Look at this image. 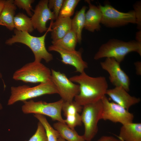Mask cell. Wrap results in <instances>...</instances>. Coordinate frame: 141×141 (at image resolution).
Segmentation results:
<instances>
[{"label":"cell","instance_id":"4dcf8cb0","mask_svg":"<svg viewBox=\"0 0 141 141\" xmlns=\"http://www.w3.org/2000/svg\"><path fill=\"white\" fill-rule=\"evenodd\" d=\"M97 141H123L122 140L117 139L110 136H104L101 137Z\"/></svg>","mask_w":141,"mask_h":141},{"label":"cell","instance_id":"30bf717a","mask_svg":"<svg viewBox=\"0 0 141 141\" xmlns=\"http://www.w3.org/2000/svg\"><path fill=\"white\" fill-rule=\"evenodd\" d=\"M51 80L56 87L62 100L71 102L79 92V85L75 84L68 78L66 75L51 69Z\"/></svg>","mask_w":141,"mask_h":141},{"label":"cell","instance_id":"d6986e66","mask_svg":"<svg viewBox=\"0 0 141 141\" xmlns=\"http://www.w3.org/2000/svg\"><path fill=\"white\" fill-rule=\"evenodd\" d=\"M53 126L60 136L67 141H86L83 135H79L75 130L72 129L66 124L58 122L54 123Z\"/></svg>","mask_w":141,"mask_h":141},{"label":"cell","instance_id":"8d00e7d4","mask_svg":"<svg viewBox=\"0 0 141 141\" xmlns=\"http://www.w3.org/2000/svg\"><path fill=\"white\" fill-rule=\"evenodd\" d=\"M2 75L1 73L0 72V78H2Z\"/></svg>","mask_w":141,"mask_h":141},{"label":"cell","instance_id":"f546056e","mask_svg":"<svg viewBox=\"0 0 141 141\" xmlns=\"http://www.w3.org/2000/svg\"><path fill=\"white\" fill-rule=\"evenodd\" d=\"M134 10L137 19V28L141 30V5L140 1L135 3L133 6Z\"/></svg>","mask_w":141,"mask_h":141},{"label":"cell","instance_id":"3957f363","mask_svg":"<svg viewBox=\"0 0 141 141\" xmlns=\"http://www.w3.org/2000/svg\"><path fill=\"white\" fill-rule=\"evenodd\" d=\"M135 52L141 56V43L136 40L127 42L112 39L101 45L95 54L94 59L111 58L120 63L129 53Z\"/></svg>","mask_w":141,"mask_h":141},{"label":"cell","instance_id":"603a6c76","mask_svg":"<svg viewBox=\"0 0 141 141\" xmlns=\"http://www.w3.org/2000/svg\"><path fill=\"white\" fill-rule=\"evenodd\" d=\"M34 116L44 126L46 132L48 141H57L60 136L59 133L57 131L51 126L44 115L36 114Z\"/></svg>","mask_w":141,"mask_h":141},{"label":"cell","instance_id":"6da1fadb","mask_svg":"<svg viewBox=\"0 0 141 141\" xmlns=\"http://www.w3.org/2000/svg\"><path fill=\"white\" fill-rule=\"evenodd\" d=\"M69 79L79 84V92L74 97V101L83 107L101 100L108 89V82L104 76L92 77L84 71Z\"/></svg>","mask_w":141,"mask_h":141},{"label":"cell","instance_id":"ffe728a7","mask_svg":"<svg viewBox=\"0 0 141 141\" xmlns=\"http://www.w3.org/2000/svg\"><path fill=\"white\" fill-rule=\"evenodd\" d=\"M86 8V6H83L79 11L76 12L73 18L72 19V30L76 34L78 42L79 43L81 42L82 31L84 27Z\"/></svg>","mask_w":141,"mask_h":141},{"label":"cell","instance_id":"ac0fdd59","mask_svg":"<svg viewBox=\"0 0 141 141\" xmlns=\"http://www.w3.org/2000/svg\"><path fill=\"white\" fill-rule=\"evenodd\" d=\"M16 9L13 0H5L4 8L0 15V22L10 31L14 30V19Z\"/></svg>","mask_w":141,"mask_h":141},{"label":"cell","instance_id":"d4e9b609","mask_svg":"<svg viewBox=\"0 0 141 141\" xmlns=\"http://www.w3.org/2000/svg\"><path fill=\"white\" fill-rule=\"evenodd\" d=\"M83 107L74 101L64 102L63 104L62 110L65 116L68 115L79 113L82 111Z\"/></svg>","mask_w":141,"mask_h":141},{"label":"cell","instance_id":"7c38bea8","mask_svg":"<svg viewBox=\"0 0 141 141\" xmlns=\"http://www.w3.org/2000/svg\"><path fill=\"white\" fill-rule=\"evenodd\" d=\"M48 0L39 1L33 10L34 13L31 18L34 29L40 33L47 30L48 28L46 25L48 21L56 20L54 14L48 7Z\"/></svg>","mask_w":141,"mask_h":141},{"label":"cell","instance_id":"9a60e30c","mask_svg":"<svg viewBox=\"0 0 141 141\" xmlns=\"http://www.w3.org/2000/svg\"><path fill=\"white\" fill-rule=\"evenodd\" d=\"M89 9L85 13L84 28L91 32L100 30L102 19L101 11L98 6L92 4L90 1H86Z\"/></svg>","mask_w":141,"mask_h":141},{"label":"cell","instance_id":"5b68a950","mask_svg":"<svg viewBox=\"0 0 141 141\" xmlns=\"http://www.w3.org/2000/svg\"><path fill=\"white\" fill-rule=\"evenodd\" d=\"M13 78L15 80L25 83L45 82L51 80V71L41 62L34 61L16 70Z\"/></svg>","mask_w":141,"mask_h":141},{"label":"cell","instance_id":"2e32d148","mask_svg":"<svg viewBox=\"0 0 141 141\" xmlns=\"http://www.w3.org/2000/svg\"><path fill=\"white\" fill-rule=\"evenodd\" d=\"M118 137L123 141H141V123L132 122L122 125Z\"/></svg>","mask_w":141,"mask_h":141},{"label":"cell","instance_id":"1f68e13d","mask_svg":"<svg viewBox=\"0 0 141 141\" xmlns=\"http://www.w3.org/2000/svg\"><path fill=\"white\" fill-rule=\"evenodd\" d=\"M136 74L138 75H141V62L138 61L134 63Z\"/></svg>","mask_w":141,"mask_h":141},{"label":"cell","instance_id":"e0dca14e","mask_svg":"<svg viewBox=\"0 0 141 141\" xmlns=\"http://www.w3.org/2000/svg\"><path fill=\"white\" fill-rule=\"evenodd\" d=\"M72 19L70 17H58L56 21H51V38L52 41L63 37L72 29Z\"/></svg>","mask_w":141,"mask_h":141},{"label":"cell","instance_id":"ba28073f","mask_svg":"<svg viewBox=\"0 0 141 141\" xmlns=\"http://www.w3.org/2000/svg\"><path fill=\"white\" fill-rule=\"evenodd\" d=\"M102 14L101 23L106 27H118L129 24H137L134 10L124 13L119 11L108 4L98 6Z\"/></svg>","mask_w":141,"mask_h":141},{"label":"cell","instance_id":"8fae6325","mask_svg":"<svg viewBox=\"0 0 141 141\" xmlns=\"http://www.w3.org/2000/svg\"><path fill=\"white\" fill-rule=\"evenodd\" d=\"M120 63L114 58H107L100 62V65L109 74V80L113 85L121 86L128 92L130 90V79L121 69Z\"/></svg>","mask_w":141,"mask_h":141},{"label":"cell","instance_id":"d6a6232c","mask_svg":"<svg viewBox=\"0 0 141 141\" xmlns=\"http://www.w3.org/2000/svg\"><path fill=\"white\" fill-rule=\"evenodd\" d=\"M141 31L139 30L137 32L136 34V41L138 42L141 43Z\"/></svg>","mask_w":141,"mask_h":141},{"label":"cell","instance_id":"52a82bcc","mask_svg":"<svg viewBox=\"0 0 141 141\" xmlns=\"http://www.w3.org/2000/svg\"><path fill=\"white\" fill-rule=\"evenodd\" d=\"M102 108L101 100L83 106L81 116L84 126L83 136L86 141H91L97 134L98 123L101 119Z\"/></svg>","mask_w":141,"mask_h":141},{"label":"cell","instance_id":"7a4b0ae2","mask_svg":"<svg viewBox=\"0 0 141 141\" xmlns=\"http://www.w3.org/2000/svg\"><path fill=\"white\" fill-rule=\"evenodd\" d=\"M51 24L43 36L39 37L31 35L27 32L14 30V35L7 39L5 43L12 45L15 43H21L27 46L32 50L34 55V61L41 62L42 60L48 63L53 59L52 55L47 50L45 46V40L47 34L51 30Z\"/></svg>","mask_w":141,"mask_h":141},{"label":"cell","instance_id":"7402d4cb","mask_svg":"<svg viewBox=\"0 0 141 141\" xmlns=\"http://www.w3.org/2000/svg\"><path fill=\"white\" fill-rule=\"evenodd\" d=\"M14 25L15 29L18 31H25L30 33L34 30L31 18L23 13H19L15 15Z\"/></svg>","mask_w":141,"mask_h":141},{"label":"cell","instance_id":"9c48e42d","mask_svg":"<svg viewBox=\"0 0 141 141\" xmlns=\"http://www.w3.org/2000/svg\"><path fill=\"white\" fill-rule=\"evenodd\" d=\"M102 111L101 119L109 120L122 125L133 122V114L122 106L110 102L105 95L101 99Z\"/></svg>","mask_w":141,"mask_h":141},{"label":"cell","instance_id":"4316f807","mask_svg":"<svg viewBox=\"0 0 141 141\" xmlns=\"http://www.w3.org/2000/svg\"><path fill=\"white\" fill-rule=\"evenodd\" d=\"M28 141H48L45 128L40 122L38 123L36 132Z\"/></svg>","mask_w":141,"mask_h":141},{"label":"cell","instance_id":"484cf974","mask_svg":"<svg viewBox=\"0 0 141 141\" xmlns=\"http://www.w3.org/2000/svg\"><path fill=\"white\" fill-rule=\"evenodd\" d=\"M66 119H64L65 124L70 128L75 130L77 126L82 125L81 115L79 113L74 114L68 115L66 116Z\"/></svg>","mask_w":141,"mask_h":141},{"label":"cell","instance_id":"8992f818","mask_svg":"<svg viewBox=\"0 0 141 141\" xmlns=\"http://www.w3.org/2000/svg\"><path fill=\"white\" fill-rule=\"evenodd\" d=\"M64 101L62 99L52 103L40 101L35 102L32 100L23 101L22 110L25 114L33 113L45 115L54 121L65 124L61 115L62 107Z\"/></svg>","mask_w":141,"mask_h":141},{"label":"cell","instance_id":"f1b7e54d","mask_svg":"<svg viewBox=\"0 0 141 141\" xmlns=\"http://www.w3.org/2000/svg\"><path fill=\"white\" fill-rule=\"evenodd\" d=\"M64 0H48V7L54 14L56 19L58 18Z\"/></svg>","mask_w":141,"mask_h":141},{"label":"cell","instance_id":"cb8c5ba5","mask_svg":"<svg viewBox=\"0 0 141 141\" xmlns=\"http://www.w3.org/2000/svg\"><path fill=\"white\" fill-rule=\"evenodd\" d=\"M79 0H64L58 17H69L74 14Z\"/></svg>","mask_w":141,"mask_h":141},{"label":"cell","instance_id":"44dd1931","mask_svg":"<svg viewBox=\"0 0 141 141\" xmlns=\"http://www.w3.org/2000/svg\"><path fill=\"white\" fill-rule=\"evenodd\" d=\"M77 42L76 34L72 29L62 38L51 42L52 45L68 50H75Z\"/></svg>","mask_w":141,"mask_h":141},{"label":"cell","instance_id":"836d02e7","mask_svg":"<svg viewBox=\"0 0 141 141\" xmlns=\"http://www.w3.org/2000/svg\"><path fill=\"white\" fill-rule=\"evenodd\" d=\"M5 0H0V15L4 8Z\"/></svg>","mask_w":141,"mask_h":141},{"label":"cell","instance_id":"74e56055","mask_svg":"<svg viewBox=\"0 0 141 141\" xmlns=\"http://www.w3.org/2000/svg\"><path fill=\"white\" fill-rule=\"evenodd\" d=\"M0 25H2V26H3V24H2V23H1V22H0Z\"/></svg>","mask_w":141,"mask_h":141},{"label":"cell","instance_id":"277c9868","mask_svg":"<svg viewBox=\"0 0 141 141\" xmlns=\"http://www.w3.org/2000/svg\"><path fill=\"white\" fill-rule=\"evenodd\" d=\"M56 93H58V91L51 80L33 87L26 85L12 86L7 105H11L19 101H27L44 95Z\"/></svg>","mask_w":141,"mask_h":141},{"label":"cell","instance_id":"e575fe53","mask_svg":"<svg viewBox=\"0 0 141 141\" xmlns=\"http://www.w3.org/2000/svg\"><path fill=\"white\" fill-rule=\"evenodd\" d=\"M57 141H66V140L63 139L60 136L58 138Z\"/></svg>","mask_w":141,"mask_h":141},{"label":"cell","instance_id":"5bb4252c","mask_svg":"<svg viewBox=\"0 0 141 141\" xmlns=\"http://www.w3.org/2000/svg\"><path fill=\"white\" fill-rule=\"evenodd\" d=\"M121 86H116L108 89L106 95L109 96L114 102L128 110L132 106L139 103L140 99L131 96Z\"/></svg>","mask_w":141,"mask_h":141},{"label":"cell","instance_id":"4fadbf2b","mask_svg":"<svg viewBox=\"0 0 141 141\" xmlns=\"http://www.w3.org/2000/svg\"><path fill=\"white\" fill-rule=\"evenodd\" d=\"M48 49L49 51L58 52L61 57V62L65 64L74 67L76 72L81 73L88 67L87 63L82 58L80 51L67 50L53 45L49 46Z\"/></svg>","mask_w":141,"mask_h":141},{"label":"cell","instance_id":"83f0119b","mask_svg":"<svg viewBox=\"0 0 141 141\" xmlns=\"http://www.w3.org/2000/svg\"><path fill=\"white\" fill-rule=\"evenodd\" d=\"M34 1L33 0H15L14 3L16 6L25 10L28 15L32 17L33 15L32 11L33 10L31 5Z\"/></svg>","mask_w":141,"mask_h":141},{"label":"cell","instance_id":"d590c367","mask_svg":"<svg viewBox=\"0 0 141 141\" xmlns=\"http://www.w3.org/2000/svg\"><path fill=\"white\" fill-rule=\"evenodd\" d=\"M3 108V107L2 105L0 103V110L2 109Z\"/></svg>","mask_w":141,"mask_h":141}]
</instances>
